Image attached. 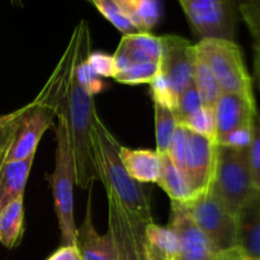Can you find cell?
<instances>
[{"mask_svg": "<svg viewBox=\"0 0 260 260\" xmlns=\"http://www.w3.org/2000/svg\"><path fill=\"white\" fill-rule=\"evenodd\" d=\"M91 145L96 172L106 190H111L122 207L145 225L154 222L146 189L141 183L132 179L124 169L118 154V141L102 122L98 113L93 119Z\"/></svg>", "mask_w": 260, "mask_h": 260, "instance_id": "1", "label": "cell"}, {"mask_svg": "<svg viewBox=\"0 0 260 260\" xmlns=\"http://www.w3.org/2000/svg\"><path fill=\"white\" fill-rule=\"evenodd\" d=\"M66 103L70 146L75 169V184L86 189L93 184L94 180L99 179L91 145V128L96 111L93 95L83 88L73 74L66 95Z\"/></svg>", "mask_w": 260, "mask_h": 260, "instance_id": "2", "label": "cell"}, {"mask_svg": "<svg viewBox=\"0 0 260 260\" xmlns=\"http://www.w3.org/2000/svg\"><path fill=\"white\" fill-rule=\"evenodd\" d=\"M68 95V93H66ZM66 95L60 104L56 124V162L55 169L47 180L52 189L55 201V212L57 216L58 228L61 233L62 245H74L76 239V225L74 220V184H75V169H74L73 152L70 146V135L68 123V103Z\"/></svg>", "mask_w": 260, "mask_h": 260, "instance_id": "3", "label": "cell"}, {"mask_svg": "<svg viewBox=\"0 0 260 260\" xmlns=\"http://www.w3.org/2000/svg\"><path fill=\"white\" fill-rule=\"evenodd\" d=\"M159 73L150 83L154 102L174 109L178 96L194 81L196 45L177 35L160 36Z\"/></svg>", "mask_w": 260, "mask_h": 260, "instance_id": "4", "label": "cell"}, {"mask_svg": "<svg viewBox=\"0 0 260 260\" xmlns=\"http://www.w3.org/2000/svg\"><path fill=\"white\" fill-rule=\"evenodd\" d=\"M212 188L225 207L239 218L241 211L260 193L251 179L249 146H218Z\"/></svg>", "mask_w": 260, "mask_h": 260, "instance_id": "5", "label": "cell"}, {"mask_svg": "<svg viewBox=\"0 0 260 260\" xmlns=\"http://www.w3.org/2000/svg\"><path fill=\"white\" fill-rule=\"evenodd\" d=\"M196 48L207 61L222 93H236L254 98L253 79L244 62L241 47L230 40L205 38Z\"/></svg>", "mask_w": 260, "mask_h": 260, "instance_id": "6", "label": "cell"}, {"mask_svg": "<svg viewBox=\"0 0 260 260\" xmlns=\"http://www.w3.org/2000/svg\"><path fill=\"white\" fill-rule=\"evenodd\" d=\"M184 205L198 228L220 253L238 250V218L225 207L212 187L193 196Z\"/></svg>", "mask_w": 260, "mask_h": 260, "instance_id": "7", "label": "cell"}, {"mask_svg": "<svg viewBox=\"0 0 260 260\" xmlns=\"http://www.w3.org/2000/svg\"><path fill=\"white\" fill-rule=\"evenodd\" d=\"M200 40H235L240 0H178Z\"/></svg>", "mask_w": 260, "mask_h": 260, "instance_id": "8", "label": "cell"}, {"mask_svg": "<svg viewBox=\"0 0 260 260\" xmlns=\"http://www.w3.org/2000/svg\"><path fill=\"white\" fill-rule=\"evenodd\" d=\"M218 145L216 140L187 128L185 178L192 194H200L213 185L217 167Z\"/></svg>", "mask_w": 260, "mask_h": 260, "instance_id": "9", "label": "cell"}, {"mask_svg": "<svg viewBox=\"0 0 260 260\" xmlns=\"http://www.w3.org/2000/svg\"><path fill=\"white\" fill-rule=\"evenodd\" d=\"M168 226L174 231L179 241L180 260H213L223 254L215 248L206 234L198 228L184 203L172 202Z\"/></svg>", "mask_w": 260, "mask_h": 260, "instance_id": "10", "label": "cell"}, {"mask_svg": "<svg viewBox=\"0 0 260 260\" xmlns=\"http://www.w3.org/2000/svg\"><path fill=\"white\" fill-rule=\"evenodd\" d=\"M256 112L255 98L236 93H221L213 108L216 140L236 129L253 126Z\"/></svg>", "mask_w": 260, "mask_h": 260, "instance_id": "11", "label": "cell"}, {"mask_svg": "<svg viewBox=\"0 0 260 260\" xmlns=\"http://www.w3.org/2000/svg\"><path fill=\"white\" fill-rule=\"evenodd\" d=\"M161 41L152 33H132L124 35L114 52L113 58L117 71L139 63H160Z\"/></svg>", "mask_w": 260, "mask_h": 260, "instance_id": "12", "label": "cell"}, {"mask_svg": "<svg viewBox=\"0 0 260 260\" xmlns=\"http://www.w3.org/2000/svg\"><path fill=\"white\" fill-rule=\"evenodd\" d=\"M75 245L83 260H117L116 244L111 231L101 235L91 221L90 200L86 206L85 217L76 228Z\"/></svg>", "mask_w": 260, "mask_h": 260, "instance_id": "13", "label": "cell"}, {"mask_svg": "<svg viewBox=\"0 0 260 260\" xmlns=\"http://www.w3.org/2000/svg\"><path fill=\"white\" fill-rule=\"evenodd\" d=\"M107 200H108V230L111 231L116 244L117 260H140L136 240L126 210L122 207L118 198L111 190H107Z\"/></svg>", "mask_w": 260, "mask_h": 260, "instance_id": "14", "label": "cell"}, {"mask_svg": "<svg viewBox=\"0 0 260 260\" xmlns=\"http://www.w3.org/2000/svg\"><path fill=\"white\" fill-rule=\"evenodd\" d=\"M119 157L129 177L139 183H157L161 172V156L146 149H129L119 145Z\"/></svg>", "mask_w": 260, "mask_h": 260, "instance_id": "15", "label": "cell"}, {"mask_svg": "<svg viewBox=\"0 0 260 260\" xmlns=\"http://www.w3.org/2000/svg\"><path fill=\"white\" fill-rule=\"evenodd\" d=\"M238 222L236 254L243 258L260 259V193L241 211Z\"/></svg>", "mask_w": 260, "mask_h": 260, "instance_id": "16", "label": "cell"}, {"mask_svg": "<svg viewBox=\"0 0 260 260\" xmlns=\"http://www.w3.org/2000/svg\"><path fill=\"white\" fill-rule=\"evenodd\" d=\"M35 155L27 159L9 161L0 170V211L19 197H24L25 184L29 177Z\"/></svg>", "mask_w": 260, "mask_h": 260, "instance_id": "17", "label": "cell"}, {"mask_svg": "<svg viewBox=\"0 0 260 260\" xmlns=\"http://www.w3.org/2000/svg\"><path fill=\"white\" fill-rule=\"evenodd\" d=\"M24 233L23 197L17 198L0 211V244L14 249L20 244Z\"/></svg>", "mask_w": 260, "mask_h": 260, "instance_id": "18", "label": "cell"}, {"mask_svg": "<svg viewBox=\"0 0 260 260\" xmlns=\"http://www.w3.org/2000/svg\"><path fill=\"white\" fill-rule=\"evenodd\" d=\"M137 32L151 33L160 19L159 0H114Z\"/></svg>", "mask_w": 260, "mask_h": 260, "instance_id": "19", "label": "cell"}, {"mask_svg": "<svg viewBox=\"0 0 260 260\" xmlns=\"http://www.w3.org/2000/svg\"><path fill=\"white\" fill-rule=\"evenodd\" d=\"M161 156V172L156 184L169 196L172 202L187 203L193 197L185 175L173 164L168 154Z\"/></svg>", "mask_w": 260, "mask_h": 260, "instance_id": "20", "label": "cell"}, {"mask_svg": "<svg viewBox=\"0 0 260 260\" xmlns=\"http://www.w3.org/2000/svg\"><path fill=\"white\" fill-rule=\"evenodd\" d=\"M144 236L165 260H180L179 241L169 226H159L155 222H150L145 225Z\"/></svg>", "mask_w": 260, "mask_h": 260, "instance_id": "21", "label": "cell"}, {"mask_svg": "<svg viewBox=\"0 0 260 260\" xmlns=\"http://www.w3.org/2000/svg\"><path fill=\"white\" fill-rule=\"evenodd\" d=\"M196 52H197V57H196L194 84L197 86L202 106L208 109H213L222 91H221L206 58L197 48H196Z\"/></svg>", "mask_w": 260, "mask_h": 260, "instance_id": "22", "label": "cell"}, {"mask_svg": "<svg viewBox=\"0 0 260 260\" xmlns=\"http://www.w3.org/2000/svg\"><path fill=\"white\" fill-rule=\"evenodd\" d=\"M155 109V136H156V152L168 154L177 121L169 107L154 102Z\"/></svg>", "mask_w": 260, "mask_h": 260, "instance_id": "23", "label": "cell"}, {"mask_svg": "<svg viewBox=\"0 0 260 260\" xmlns=\"http://www.w3.org/2000/svg\"><path fill=\"white\" fill-rule=\"evenodd\" d=\"M159 73V63L146 62L139 65L129 66L123 70L117 71L113 76L117 83L127 84V85H137V84H150Z\"/></svg>", "mask_w": 260, "mask_h": 260, "instance_id": "24", "label": "cell"}, {"mask_svg": "<svg viewBox=\"0 0 260 260\" xmlns=\"http://www.w3.org/2000/svg\"><path fill=\"white\" fill-rule=\"evenodd\" d=\"M88 2H90L99 10V13L108 22H111L123 36L137 33L136 28L127 19V17L123 14L121 8L117 5L114 0H88Z\"/></svg>", "mask_w": 260, "mask_h": 260, "instance_id": "25", "label": "cell"}, {"mask_svg": "<svg viewBox=\"0 0 260 260\" xmlns=\"http://www.w3.org/2000/svg\"><path fill=\"white\" fill-rule=\"evenodd\" d=\"M201 107H202V102H201L197 86H196L194 81H193L178 96V101L175 103L174 109H173L177 124L184 123Z\"/></svg>", "mask_w": 260, "mask_h": 260, "instance_id": "26", "label": "cell"}, {"mask_svg": "<svg viewBox=\"0 0 260 260\" xmlns=\"http://www.w3.org/2000/svg\"><path fill=\"white\" fill-rule=\"evenodd\" d=\"M182 126L196 134L216 140V122L213 109H208L202 106Z\"/></svg>", "mask_w": 260, "mask_h": 260, "instance_id": "27", "label": "cell"}, {"mask_svg": "<svg viewBox=\"0 0 260 260\" xmlns=\"http://www.w3.org/2000/svg\"><path fill=\"white\" fill-rule=\"evenodd\" d=\"M249 164L254 188L260 192V113L256 112L254 118L251 141L249 145Z\"/></svg>", "mask_w": 260, "mask_h": 260, "instance_id": "28", "label": "cell"}, {"mask_svg": "<svg viewBox=\"0 0 260 260\" xmlns=\"http://www.w3.org/2000/svg\"><path fill=\"white\" fill-rule=\"evenodd\" d=\"M239 15L248 27L254 42L260 43V0H240Z\"/></svg>", "mask_w": 260, "mask_h": 260, "instance_id": "29", "label": "cell"}, {"mask_svg": "<svg viewBox=\"0 0 260 260\" xmlns=\"http://www.w3.org/2000/svg\"><path fill=\"white\" fill-rule=\"evenodd\" d=\"M173 164L185 175V156H187V128L182 124H177L169 150H168Z\"/></svg>", "mask_w": 260, "mask_h": 260, "instance_id": "30", "label": "cell"}, {"mask_svg": "<svg viewBox=\"0 0 260 260\" xmlns=\"http://www.w3.org/2000/svg\"><path fill=\"white\" fill-rule=\"evenodd\" d=\"M127 212V211H126ZM129 218V223L132 226V231H134V236L135 240H136V246H137V253H139V259L140 260H165L150 245L149 243L146 241L144 236V229H145V223L141 222L140 220H137L136 217L129 215L127 212Z\"/></svg>", "mask_w": 260, "mask_h": 260, "instance_id": "31", "label": "cell"}, {"mask_svg": "<svg viewBox=\"0 0 260 260\" xmlns=\"http://www.w3.org/2000/svg\"><path fill=\"white\" fill-rule=\"evenodd\" d=\"M89 68L101 78H113L117 73L113 56L104 52H90L88 56Z\"/></svg>", "mask_w": 260, "mask_h": 260, "instance_id": "32", "label": "cell"}, {"mask_svg": "<svg viewBox=\"0 0 260 260\" xmlns=\"http://www.w3.org/2000/svg\"><path fill=\"white\" fill-rule=\"evenodd\" d=\"M46 260H83L76 245H61Z\"/></svg>", "mask_w": 260, "mask_h": 260, "instance_id": "33", "label": "cell"}, {"mask_svg": "<svg viewBox=\"0 0 260 260\" xmlns=\"http://www.w3.org/2000/svg\"><path fill=\"white\" fill-rule=\"evenodd\" d=\"M253 56H254V78H255L256 85L260 91V43L254 42L253 46Z\"/></svg>", "mask_w": 260, "mask_h": 260, "instance_id": "34", "label": "cell"}, {"mask_svg": "<svg viewBox=\"0 0 260 260\" xmlns=\"http://www.w3.org/2000/svg\"><path fill=\"white\" fill-rule=\"evenodd\" d=\"M235 253V251H234ZM234 253H223V254H220V255L217 256V258H215L213 260H233V254Z\"/></svg>", "mask_w": 260, "mask_h": 260, "instance_id": "35", "label": "cell"}, {"mask_svg": "<svg viewBox=\"0 0 260 260\" xmlns=\"http://www.w3.org/2000/svg\"><path fill=\"white\" fill-rule=\"evenodd\" d=\"M233 260H260V259H253V258H243V256H239L238 254L235 253L233 254Z\"/></svg>", "mask_w": 260, "mask_h": 260, "instance_id": "36", "label": "cell"}, {"mask_svg": "<svg viewBox=\"0 0 260 260\" xmlns=\"http://www.w3.org/2000/svg\"><path fill=\"white\" fill-rule=\"evenodd\" d=\"M12 3L14 5H18V7H22V0H12Z\"/></svg>", "mask_w": 260, "mask_h": 260, "instance_id": "37", "label": "cell"}, {"mask_svg": "<svg viewBox=\"0 0 260 260\" xmlns=\"http://www.w3.org/2000/svg\"><path fill=\"white\" fill-rule=\"evenodd\" d=\"M7 116H8V114H5V116H0V123H2V122L4 121L5 118H7Z\"/></svg>", "mask_w": 260, "mask_h": 260, "instance_id": "38", "label": "cell"}]
</instances>
